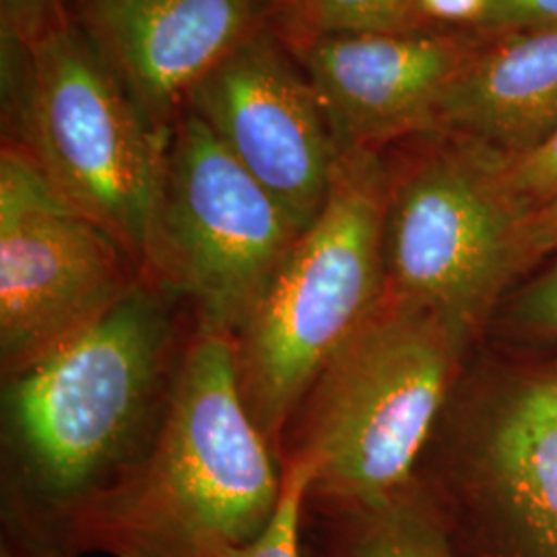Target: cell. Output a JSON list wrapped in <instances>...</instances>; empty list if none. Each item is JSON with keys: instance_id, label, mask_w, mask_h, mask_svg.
Listing matches in <instances>:
<instances>
[{"instance_id": "16", "label": "cell", "mask_w": 557, "mask_h": 557, "mask_svg": "<svg viewBox=\"0 0 557 557\" xmlns=\"http://www.w3.org/2000/svg\"><path fill=\"white\" fill-rule=\"evenodd\" d=\"M306 490L308 469L301 465H285L275 517L259 537L234 549L227 557H304Z\"/></svg>"}, {"instance_id": "7", "label": "cell", "mask_w": 557, "mask_h": 557, "mask_svg": "<svg viewBox=\"0 0 557 557\" xmlns=\"http://www.w3.org/2000/svg\"><path fill=\"white\" fill-rule=\"evenodd\" d=\"M388 163L384 292L438 314L469 341L527 262L524 213L499 178L498 151L450 133Z\"/></svg>"}, {"instance_id": "4", "label": "cell", "mask_w": 557, "mask_h": 557, "mask_svg": "<svg viewBox=\"0 0 557 557\" xmlns=\"http://www.w3.org/2000/svg\"><path fill=\"white\" fill-rule=\"evenodd\" d=\"M388 161L338 151L329 197L232 338L239 397L281 460L285 428L320 370L384 296Z\"/></svg>"}, {"instance_id": "12", "label": "cell", "mask_w": 557, "mask_h": 557, "mask_svg": "<svg viewBox=\"0 0 557 557\" xmlns=\"http://www.w3.org/2000/svg\"><path fill=\"white\" fill-rule=\"evenodd\" d=\"M275 0H75V23L158 131L221 59L271 25Z\"/></svg>"}, {"instance_id": "2", "label": "cell", "mask_w": 557, "mask_h": 557, "mask_svg": "<svg viewBox=\"0 0 557 557\" xmlns=\"http://www.w3.org/2000/svg\"><path fill=\"white\" fill-rule=\"evenodd\" d=\"M283 467L239 397L232 341L200 333L160 438L81 522L77 554L227 557L277 512Z\"/></svg>"}, {"instance_id": "10", "label": "cell", "mask_w": 557, "mask_h": 557, "mask_svg": "<svg viewBox=\"0 0 557 557\" xmlns=\"http://www.w3.org/2000/svg\"><path fill=\"white\" fill-rule=\"evenodd\" d=\"M306 230L319 218L337 143L298 60L264 27L221 59L186 106Z\"/></svg>"}, {"instance_id": "14", "label": "cell", "mask_w": 557, "mask_h": 557, "mask_svg": "<svg viewBox=\"0 0 557 557\" xmlns=\"http://www.w3.org/2000/svg\"><path fill=\"white\" fill-rule=\"evenodd\" d=\"M304 557H458L438 508L413 479L374 506L304 510Z\"/></svg>"}, {"instance_id": "5", "label": "cell", "mask_w": 557, "mask_h": 557, "mask_svg": "<svg viewBox=\"0 0 557 557\" xmlns=\"http://www.w3.org/2000/svg\"><path fill=\"white\" fill-rule=\"evenodd\" d=\"M9 133L46 180L143 275L170 131H158L75 20L32 46L2 44Z\"/></svg>"}, {"instance_id": "1", "label": "cell", "mask_w": 557, "mask_h": 557, "mask_svg": "<svg viewBox=\"0 0 557 557\" xmlns=\"http://www.w3.org/2000/svg\"><path fill=\"white\" fill-rule=\"evenodd\" d=\"M200 326L139 285L83 335L2 380L0 557H79L87 512L151 453Z\"/></svg>"}, {"instance_id": "22", "label": "cell", "mask_w": 557, "mask_h": 557, "mask_svg": "<svg viewBox=\"0 0 557 557\" xmlns=\"http://www.w3.org/2000/svg\"><path fill=\"white\" fill-rule=\"evenodd\" d=\"M552 252H557V195L522 221L524 262L529 264Z\"/></svg>"}, {"instance_id": "9", "label": "cell", "mask_w": 557, "mask_h": 557, "mask_svg": "<svg viewBox=\"0 0 557 557\" xmlns=\"http://www.w3.org/2000/svg\"><path fill=\"white\" fill-rule=\"evenodd\" d=\"M419 485L458 557H557V370L467 411L438 483Z\"/></svg>"}, {"instance_id": "15", "label": "cell", "mask_w": 557, "mask_h": 557, "mask_svg": "<svg viewBox=\"0 0 557 557\" xmlns=\"http://www.w3.org/2000/svg\"><path fill=\"white\" fill-rule=\"evenodd\" d=\"M271 27L281 38L421 29L413 0H275Z\"/></svg>"}, {"instance_id": "17", "label": "cell", "mask_w": 557, "mask_h": 557, "mask_svg": "<svg viewBox=\"0 0 557 557\" xmlns=\"http://www.w3.org/2000/svg\"><path fill=\"white\" fill-rule=\"evenodd\" d=\"M499 178L518 209L533 213L557 195V131L522 156H504L498 151Z\"/></svg>"}, {"instance_id": "13", "label": "cell", "mask_w": 557, "mask_h": 557, "mask_svg": "<svg viewBox=\"0 0 557 557\" xmlns=\"http://www.w3.org/2000/svg\"><path fill=\"white\" fill-rule=\"evenodd\" d=\"M557 131V25L502 41L460 69L440 110L438 133L522 156Z\"/></svg>"}, {"instance_id": "6", "label": "cell", "mask_w": 557, "mask_h": 557, "mask_svg": "<svg viewBox=\"0 0 557 557\" xmlns=\"http://www.w3.org/2000/svg\"><path fill=\"white\" fill-rule=\"evenodd\" d=\"M304 227L188 108L172 124L143 278L232 338Z\"/></svg>"}, {"instance_id": "18", "label": "cell", "mask_w": 557, "mask_h": 557, "mask_svg": "<svg viewBox=\"0 0 557 557\" xmlns=\"http://www.w3.org/2000/svg\"><path fill=\"white\" fill-rule=\"evenodd\" d=\"M66 0H0L2 44L32 46L69 17Z\"/></svg>"}, {"instance_id": "3", "label": "cell", "mask_w": 557, "mask_h": 557, "mask_svg": "<svg viewBox=\"0 0 557 557\" xmlns=\"http://www.w3.org/2000/svg\"><path fill=\"white\" fill-rule=\"evenodd\" d=\"M469 343L438 314L384 292L285 428L281 467L308 469V512L374 506L413 483Z\"/></svg>"}, {"instance_id": "21", "label": "cell", "mask_w": 557, "mask_h": 557, "mask_svg": "<svg viewBox=\"0 0 557 557\" xmlns=\"http://www.w3.org/2000/svg\"><path fill=\"white\" fill-rule=\"evenodd\" d=\"M518 317L541 333L557 335V264L527 289Z\"/></svg>"}, {"instance_id": "19", "label": "cell", "mask_w": 557, "mask_h": 557, "mask_svg": "<svg viewBox=\"0 0 557 557\" xmlns=\"http://www.w3.org/2000/svg\"><path fill=\"white\" fill-rule=\"evenodd\" d=\"M492 0H413L419 27L428 25H485Z\"/></svg>"}, {"instance_id": "20", "label": "cell", "mask_w": 557, "mask_h": 557, "mask_svg": "<svg viewBox=\"0 0 557 557\" xmlns=\"http://www.w3.org/2000/svg\"><path fill=\"white\" fill-rule=\"evenodd\" d=\"M485 25L554 27L557 25V0H492Z\"/></svg>"}, {"instance_id": "8", "label": "cell", "mask_w": 557, "mask_h": 557, "mask_svg": "<svg viewBox=\"0 0 557 557\" xmlns=\"http://www.w3.org/2000/svg\"><path fill=\"white\" fill-rule=\"evenodd\" d=\"M139 267L11 143L0 151V379L112 312Z\"/></svg>"}, {"instance_id": "11", "label": "cell", "mask_w": 557, "mask_h": 557, "mask_svg": "<svg viewBox=\"0 0 557 557\" xmlns=\"http://www.w3.org/2000/svg\"><path fill=\"white\" fill-rule=\"evenodd\" d=\"M281 40L312 83L338 151L438 133L444 98L473 54L462 38L428 29Z\"/></svg>"}]
</instances>
